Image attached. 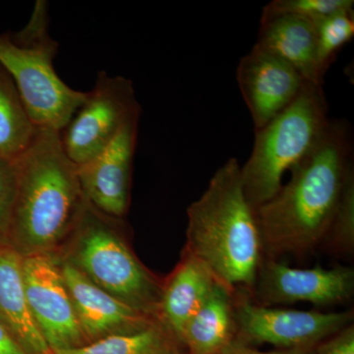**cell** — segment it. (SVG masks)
<instances>
[{
	"mask_svg": "<svg viewBox=\"0 0 354 354\" xmlns=\"http://www.w3.org/2000/svg\"><path fill=\"white\" fill-rule=\"evenodd\" d=\"M353 171L348 124L330 120L313 151L291 169L288 183L255 209L267 258L306 253L325 241Z\"/></svg>",
	"mask_w": 354,
	"mask_h": 354,
	"instance_id": "6da1fadb",
	"label": "cell"
},
{
	"mask_svg": "<svg viewBox=\"0 0 354 354\" xmlns=\"http://www.w3.org/2000/svg\"><path fill=\"white\" fill-rule=\"evenodd\" d=\"M184 251L234 295L241 290L252 292L264 253L236 158L215 172L201 197L188 207Z\"/></svg>",
	"mask_w": 354,
	"mask_h": 354,
	"instance_id": "7a4b0ae2",
	"label": "cell"
},
{
	"mask_svg": "<svg viewBox=\"0 0 354 354\" xmlns=\"http://www.w3.org/2000/svg\"><path fill=\"white\" fill-rule=\"evenodd\" d=\"M15 165L17 190L7 243L21 257L50 254L75 227L86 204L78 167L67 157L60 132L43 128Z\"/></svg>",
	"mask_w": 354,
	"mask_h": 354,
	"instance_id": "3957f363",
	"label": "cell"
},
{
	"mask_svg": "<svg viewBox=\"0 0 354 354\" xmlns=\"http://www.w3.org/2000/svg\"><path fill=\"white\" fill-rule=\"evenodd\" d=\"M48 7L37 1L19 32L0 35V66L12 79L35 127L62 132L87 92L70 88L55 70L58 44L50 37Z\"/></svg>",
	"mask_w": 354,
	"mask_h": 354,
	"instance_id": "277c9868",
	"label": "cell"
},
{
	"mask_svg": "<svg viewBox=\"0 0 354 354\" xmlns=\"http://www.w3.org/2000/svg\"><path fill=\"white\" fill-rule=\"evenodd\" d=\"M329 123L322 86L306 82L288 108L255 130L252 152L241 167L244 192L254 209L278 194L283 174L313 151Z\"/></svg>",
	"mask_w": 354,
	"mask_h": 354,
	"instance_id": "5b68a950",
	"label": "cell"
},
{
	"mask_svg": "<svg viewBox=\"0 0 354 354\" xmlns=\"http://www.w3.org/2000/svg\"><path fill=\"white\" fill-rule=\"evenodd\" d=\"M108 216L86 201L75 225L76 242L66 261L113 297L158 318L162 286L111 227Z\"/></svg>",
	"mask_w": 354,
	"mask_h": 354,
	"instance_id": "8992f818",
	"label": "cell"
},
{
	"mask_svg": "<svg viewBox=\"0 0 354 354\" xmlns=\"http://www.w3.org/2000/svg\"><path fill=\"white\" fill-rule=\"evenodd\" d=\"M141 111L131 80L100 72L82 106L60 132L67 157L80 167L100 155Z\"/></svg>",
	"mask_w": 354,
	"mask_h": 354,
	"instance_id": "52a82bcc",
	"label": "cell"
},
{
	"mask_svg": "<svg viewBox=\"0 0 354 354\" xmlns=\"http://www.w3.org/2000/svg\"><path fill=\"white\" fill-rule=\"evenodd\" d=\"M351 311H318L272 308L234 295L237 341L271 344L292 349H307L335 335L353 322Z\"/></svg>",
	"mask_w": 354,
	"mask_h": 354,
	"instance_id": "ba28073f",
	"label": "cell"
},
{
	"mask_svg": "<svg viewBox=\"0 0 354 354\" xmlns=\"http://www.w3.org/2000/svg\"><path fill=\"white\" fill-rule=\"evenodd\" d=\"M21 266L28 304L51 351L55 353L88 344L62 270L50 254L25 256Z\"/></svg>",
	"mask_w": 354,
	"mask_h": 354,
	"instance_id": "9c48e42d",
	"label": "cell"
},
{
	"mask_svg": "<svg viewBox=\"0 0 354 354\" xmlns=\"http://www.w3.org/2000/svg\"><path fill=\"white\" fill-rule=\"evenodd\" d=\"M354 290L351 268L297 269L272 258L261 263L251 295L262 306L304 301L329 306L348 301Z\"/></svg>",
	"mask_w": 354,
	"mask_h": 354,
	"instance_id": "30bf717a",
	"label": "cell"
},
{
	"mask_svg": "<svg viewBox=\"0 0 354 354\" xmlns=\"http://www.w3.org/2000/svg\"><path fill=\"white\" fill-rule=\"evenodd\" d=\"M140 111L133 113L113 141L88 164L78 167L86 201L104 215L120 218L129 205L133 158Z\"/></svg>",
	"mask_w": 354,
	"mask_h": 354,
	"instance_id": "8fae6325",
	"label": "cell"
},
{
	"mask_svg": "<svg viewBox=\"0 0 354 354\" xmlns=\"http://www.w3.org/2000/svg\"><path fill=\"white\" fill-rule=\"evenodd\" d=\"M236 79L255 130L288 108L306 83L290 64L256 44L239 62Z\"/></svg>",
	"mask_w": 354,
	"mask_h": 354,
	"instance_id": "7c38bea8",
	"label": "cell"
},
{
	"mask_svg": "<svg viewBox=\"0 0 354 354\" xmlns=\"http://www.w3.org/2000/svg\"><path fill=\"white\" fill-rule=\"evenodd\" d=\"M60 270L88 344L111 335L139 332L160 321L102 290L68 261H64Z\"/></svg>",
	"mask_w": 354,
	"mask_h": 354,
	"instance_id": "4fadbf2b",
	"label": "cell"
},
{
	"mask_svg": "<svg viewBox=\"0 0 354 354\" xmlns=\"http://www.w3.org/2000/svg\"><path fill=\"white\" fill-rule=\"evenodd\" d=\"M21 261L8 243H0V323L26 354H55L28 304Z\"/></svg>",
	"mask_w": 354,
	"mask_h": 354,
	"instance_id": "5bb4252c",
	"label": "cell"
},
{
	"mask_svg": "<svg viewBox=\"0 0 354 354\" xmlns=\"http://www.w3.org/2000/svg\"><path fill=\"white\" fill-rule=\"evenodd\" d=\"M256 44L290 64L306 82L323 86L314 23L288 14L262 13Z\"/></svg>",
	"mask_w": 354,
	"mask_h": 354,
	"instance_id": "9a60e30c",
	"label": "cell"
},
{
	"mask_svg": "<svg viewBox=\"0 0 354 354\" xmlns=\"http://www.w3.org/2000/svg\"><path fill=\"white\" fill-rule=\"evenodd\" d=\"M208 268L183 251L180 262L162 285L158 318L183 342L184 330L216 283Z\"/></svg>",
	"mask_w": 354,
	"mask_h": 354,
	"instance_id": "2e32d148",
	"label": "cell"
},
{
	"mask_svg": "<svg viewBox=\"0 0 354 354\" xmlns=\"http://www.w3.org/2000/svg\"><path fill=\"white\" fill-rule=\"evenodd\" d=\"M235 339L234 295L216 281L186 325L183 344L189 354H221Z\"/></svg>",
	"mask_w": 354,
	"mask_h": 354,
	"instance_id": "e0dca14e",
	"label": "cell"
},
{
	"mask_svg": "<svg viewBox=\"0 0 354 354\" xmlns=\"http://www.w3.org/2000/svg\"><path fill=\"white\" fill-rule=\"evenodd\" d=\"M37 129L12 79L0 66V158H19L31 144Z\"/></svg>",
	"mask_w": 354,
	"mask_h": 354,
	"instance_id": "ac0fdd59",
	"label": "cell"
},
{
	"mask_svg": "<svg viewBox=\"0 0 354 354\" xmlns=\"http://www.w3.org/2000/svg\"><path fill=\"white\" fill-rule=\"evenodd\" d=\"M183 344L158 321L146 329L131 334L115 335L79 348L62 349L55 354H184Z\"/></svg>",
	"mask_w": 354,
	"mask_h": 354,
	"instance_id": "d6986e66",
	"label": "cell"
},
{
	"mask_svg": "<svg viewBox=\"0 0 354 354\" xmlns=\"http://www.w3.org/2000/svg\"><path fill=\"white\" fill-rule=\"evenodd\" d=\"M353 36V9L339 11L317 23V64L323 80L337 53Z\"/></svg>",
	"mask_w": 354,
	"mask_h": 354,
	"instance_id": "ffe728a7",
	"label": "cell"
},
{
	"mask_svg": "<svg viewBox=\"0 0 354 354\" xmlns=\"http://www.w3.org/2000/svg\"><path fill=\"white\" fill-rule=\"evenodd\" d=\"M353 0H272L263 9L264 14H288L317 24L324 18L353 9Z\"/></svg>",
	"mask_w": 354,
	"mask_h": 354,
	"instance_id": "44dd1931",
	"label": "cell"
},
{
	"mask_svg": "<svg viewBox=\"0 0 354 354\" xmlns=\"http://www.w3.org/2000/svg\"><path fill=\"white\" fill-rule=\"evenodd\" d=\"M325 241L335 250L351 253L354 245V171L349 174L334 221Z\"/></svg>",
	"mask_w": 354,
	"mask_h": 354,
	"instance_id": "7402d4cb",
	"label": "cell"
},
{
	"mask_svg": "<svg viewBox=\"0 0 354 354\" xmlns=\"http://www.w3.org/2000/svg\"><path fill=\"white\" fill-rule=\"evenodd\" d=\"M17 190L15 160L0 158V243H7Z\"/></svg>",
	"mask_w": 354,
	"mask_h": 354,
	"instance_id": "603a6c76",
	"label": "cell"
},
{
	"mask_svg": "<svg viewBox=\"0 0 354 354\" xmlns=\"http://www.w3.org/2000/svg\"><path fill=\"white\" fill-rule=\"evenodd\" d=\"M321 354H354V329L349 325L321 348Z\"/></svg>",
	"mask_w": 354,
	"mask_h": 354,
	"instance_id": "cb8c5ba5",
	"label": "cell"
},
{
	"mask_svg": "<svg viewBox=\"0 0 354 354\" xmlns=\"http://www.w3.org/2000/svg\"><path fill=\"white\" fill-rule=\"evenodd\" d=\"M221 354H307L306 349H292L286 353H261L255 349L249 348L243 342L235 339Z\"/></svg>",
	"mask_w": 354,
	"mask_h": 354,
	"instance_id": "d4e9b609",
	"label": "cell"
},
{
	"mask_svg": "<svg viewBox=\"0 0 354 354\" xmlns=\"http://www.w3.org/2000/svg\"><path fill=\"white\" fill-rule=\"evenodd\" d=\"M0 354H26L1 323H0Z\"/></svg>",
	"mask_w": 354,
	"mask_h": 354,
	"instance_id": "484cf974",
	"label": "cell"
}]
</instances>
